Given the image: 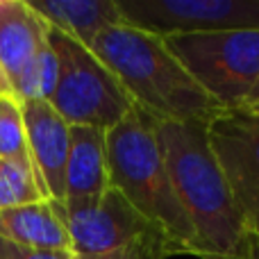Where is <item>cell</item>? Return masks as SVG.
Listing matches in <instances>:
<instances>
[{"label":"cell","instance_id":"1","mask_svg":"<svg viewBox=\"0 0 259 259\" xmlns=\"http://www.w3.org/2000/svg\"><path fill=\"white\" fill-rule=\"evenodd\" d=\"M152 127L175 196L196 234L198 259H223L246 228L207 137V123L152 118Z\"/></svg>","mask_w":259,"mask_h":259},{"label":"cell","instance_id":"2","mask_svg":"<svg viewBox=\"0 0 259 259\" xmlns=\"http://www.w3.org/2000/svg\"><path fill=\"white\" fill-rule=\"evenodd\" d=\"M91 50L148 116L209 123L225 112L173 55L166 36L123 21L100 32Z\"/></svg>","mask_w":259,"mask_h":259},{"label":"cell","instance_id":"3","mask_svg":"<svg viewBox=\"0 0 259 259\" xmlns=\"http://www.w3.org/2000/svg\"><path fill=\"white\" fill-rule=\"evenodd\" d=\"M109 187L152 223L178 255L198 257L196 234L175 196L152 118L134 107L118 125L107 130Z\"/></svg>","mask_w":259,"mask_h":259},{"label":"cell","instance_id":"4","mask_svg":"<svg viewBox=\"0 0 259 259\" xmlns=\"http://www.w3.org/2000/svg\"><path fill=\"white\" fill-rule=\"evenodd\" d=\"M57 53L59 77L50 105L68 125L112 130L134 109L132 98L91 48L48 27Z\"/></svg>","mask_w":259,"mask_h":259},{"label":"cell","instance_id":"5","mask_svg":"<svg viewBox=\"0 0 259 259\" xmlns=\"http://www.w3.org/2000/svg\"><path fill=\"white\" fill-rule=\"evenodd\" d=\"M191 77L225 109L237 112L259 80V30L166 36Z\"/></svg>","mask_w":259,"mask_h":259},{"label":"cell","instance_id":"6","mask_svg":"<svg viewBox=\"0 0 259 259\" xmlns=\"http://www.w3.org/2000/svg\"><path fill=\"white\" fill-rule=\"evenodd\" d=\"M64 221L75 257L105 255L125 246H143L157 259L178 255L168 239L112 187L94 200L64 205Z\"/></svg>","mask_w":259,"mask_h":259},{"label":"cell","instance_id":"7","mask_svg":"<svg viewBox=\"0 0 259 259\" xmlns=\"http://www.w3.org/2000/svg\"><path fill=\"white\" fill-rule=\"evenodd\" d=\"M123 18L161 36L259 30V0H118Z\"/></svg>","mask_w":259,"mask_h":259},{"label":"cell","instance_id":"8","mask_svg":"<svg viewBox=\"0 0 259 259\" xmlns=\"http://www.w3.org/2000/svg\"><path fill=\"white\" fill-rule=\"evenodd\" d=\"M207 137L230 184L243 228L259 234V116L221 112L207 123Z\"/></svg>","mask_w":259,"mask_h":259},{"label":"cell","instance_id":"9","mask_svg":"<svg viewBox=\"0 0 259 259\" xmlns=\"http://www.w3.org/2000/svg\"><path fill=\"white\" fill-rule=\"evenodd\" d=\"M27 155L46 200L64 202V173H66L71 125L57 114L48 100L23 103Z\"/></svg>","mask_w":259,"mask_h":259},{"label":"cell","instance_id":"10","mask_svg":"<svg viewBox=\"0 0 259 259\" xmlns=\"http://www.w3.org/2000/svg\"><path fill=\"white\" fill-rule=\"evenodd\" d=\"M107 189V130L71 125V148L64 173V205L94 200Z\"/></svg>","mask_w":259,"mask_h":259},{"label":"cell","instance_id":"11","mask_svg":"<svg viewBox=\"0 0 259 259\" xmlns=\"http://www.w3.org/2000/svg\"><path fill=\"white\" fill-rule=\"evenodd\" d=\"M0 239L30 250L73 252L64 205L41 200L0 211Z\"/></svg>","mask_w":259,"mask_h":259},{"label":"cell","instance_id":"12","mask_svg":"<svg viewBox=\"0 0 259 259\" xmlns=\"http://www.w3.org/2000/svg\"><path fill=\"white\" fill-rule=\"evenodd\" d=\"M48 44V25L27 0H0V68L9 84Z\"/></svg>","mask_w":259,"mask_h":259},{"label":"cell","instance_id":"13","mask_svg":"<svg viewBox=\"0 0 259 259\" xmlns=\"http://www.w3.org/2000/svg\"><path fill=\"white\" fill-rule=\"evenodd\" d=\"M46 25L91 48L96 36L123 23L118 0H27Z\"/></svg>","mask_w":259,"mask_h":259},{"label":"cell","instance_id":"14","mask_svg":"<svg viewBox=\"0 0 259 259\" xmlns=\"http://www.w3.org/2000/svg\"><path fill=\"white\" fill-rule=\"evenodd\" d=\"M46 200L30 161L0 159V211Z\"/></svg>","mask_w":259,"mask_h":259},{"label":"cell","instance_id":"15","mask_svg":"<svg viewBox=\"0 0 259 259\" xmlns=\"http://www.w3.org/2000/svg\"><path fill=\"white\" fill-rule=\"evenodd\" d=\"M0 159L30 161L23 103L16 96L0 98Z\"/></svg>","mask_w":259,"mask_h":259},{"label":"cell","instance_id":"16","mask_svg":"<svg viewBox=\"0 0 259 259\" xmlns=\"http://www.w3.org/2000/svg\"><path fill=\"white\" fill-rule=\"evenodd\" d=\"M36 71H39V94L41 100L53 98L55 87H57V77H59V62H57V53L50 46V41L39 50L36 55Z\"/></svg>","mask_w":259,"mask_h":259},{"label":"cell","instance_id":"17","mask_svg":"<svg viewBox=\"0 0 259 259\" xmlns=\"http://www.w3.org/2000/svg\"><path fill=\"white\" fill-rule=\"evenodd\" d=\"M0 259H75V255L62 250H30L0 239Z\"/></svg>","mask_w":259,"mask_h":259},{"label":"cell","instance_id":"18","mask_svg":"<svg viewBox=\"0 0 259 259\" xmlns=\"http://www.w3.org/2000/svg\"><path fill=\"white\" fill-rule=\"evenodd\" d=\"M223 259H259V234L246 232Z\"/></svg>","mask_w":259,"mask_h":259},{"label":"cell","instance_id":"19","mask_svg":"<svg viewBox=\"0 0 259 259\" xmlns=\"http://www.w3.org/2000/svg\"><path fill=\"white\" fill-rule=\"evenodd\" d=\"M75 259H157V257L143 246H125V248H118V250L105 252V255L75 257Z\"/></svg>","mask_w":259,"mask_h":259},{"label":"cell","instance_id":"20","mask_svg":"<svg viewBox=\"0 0 259 259\" xmlns=\"http://www.w3.org/2000/svg\"><path fill=\"white\" fill-rule=\"evenodd\" d=\"M237 112H246V114H255V116H259V80H257V84L252 87L250 94H248V98L243 100L241 109H237Z\"/></svg>","mask_w":259,"mask_h":259},{"label":"cell","instance_id":"21","mask_svg":"<svg viewBox=\"0 0 259 259\" xmlns=\"http://www.w3.org/2000/svg\"><path fill=\"white\" fill-rule=\"evenodd\" d=\"M3 96H14V91H12V84H9L7 75H5V71L0 68V98H3Z\"/></svg>","mask_w":259,"mask_h":259}]
</instances>
